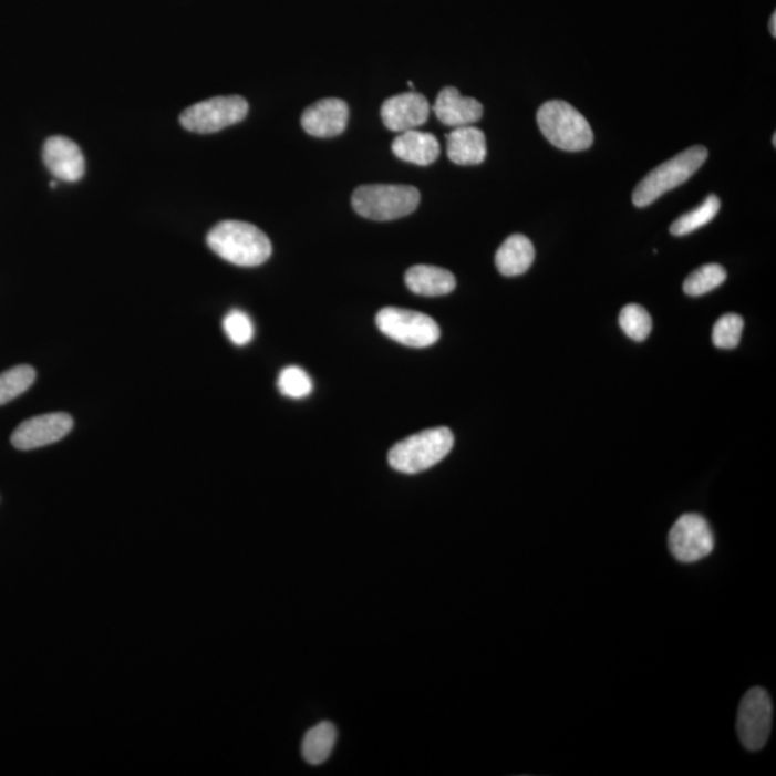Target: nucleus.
<instances>
[{"instance_id":"nucleus-8","label":"nucleus","mask_w":776,"mask_h":776,"mask_svg":"<svg viewBox=\"0 0 776 776\" xmlns=\"http://www.w3.org/2000/svg\"><path fill=\"white\" fill-rule=\"evenodd\" d=\"M773 702L764 689L746 692L737 712L736 730L742 745L748 751H761L773 730Z\"/></svg>"},{"instance_id":"nucleus-16","label":"nucleus","mask_w":776,"mask_h":776,"mask_svg":"<svg viewBox=\"0 0 776 776\" xmlns=\"http://www.w3.org/2000/svg\"><path fill=\"white\" fill-rule=\"evenodd\" d=\"M392 151L400 161L424 167L431 166L441 156V144L432 133L408 130L395 137Z\"/></svg>"},{"instance_id":"nucleus-26","label":"nucleus","mask_w":776,"mask_h":776,"mask_svg":"<svg viewBox=\"0 0 776 776\" xmlns=\"http://www.w3.org/2000/svg\"><path fill=\"white\" fill-rule=\"evenodd\" d=\"M224 330L228 339L236 345H246L254 339V324L248 313L234 310L225 317Z\"/></svg>"},{"instance_id":"nucleus-23","label":"nucleus","mask_w":776,"mask_h":776,"mask_svg":"<svg viewBox=\"0 0 776 776\" xmlns=\"http://www.w3.org/2000/svg\"><path fill=\"white\" fill-rule=\"evenodd\" d=\"M619 324L629 339L638 342L648 340L653 330L652 317L638 303H629L621 310Z\"/></svg>"},{"instance_id":"nucleus-3","label":"nucleus","mask_w":776,"mask_h":776,"mask_svg":"<svg viewBox=\"0 0 776 776\" xmlns=\"http://www.w3.org/2000/svg\"><path fill=\"white\" fill-rule=\"evenodd\" d=\"M453 445L455 437L451 428H431L394 445L389 452V464L402 474H421L445 459Z\"/></svg>"},{"instance_id":"nucleus-19","label":"nucleus","mask_w":776,"mask_h":776,"mask_svg":"<svg viewBox=\"0 0 776 776\" xmlns=\"http://www.w3.org/2000/svg\"><path fill=\"white\" fill-rule=\"evenodd\" d=\"M337 741V730L331 722H321L307 732L302 742V756L308 764L321 765L331 755Z\"/></svg>"},{"instance_id":"nucleus-9","label":"nucleus","mask_w":776,"mask_h":776,"mask_svg":"<svg viewBox=\"0 0 776 776\" xmlns=\"http://www.w3.org/2000/svg\"><path fill=\"white\" fill-rule=\"evenodd\" d=\"M669 548L677 561L692 563L711 556L715 538L711 525L697 514H684L669 534Z\"/></svg>"},{"instance_id":"nucleus-5","label":"nucleus","mask_w":776,"mask_h":776,"mask_svg":"<svg viewBox=\"0 0 776 776\" xmlns=\"http://www.w3.org/2000/svg\"><path fill=\"white\" fill-rule=\"evenodd\" d=\"M421 204L416 187L404 185H368L354 192L353 207L365 219L387 221L412 215Z\"/></svg>"},{"instance_id":"nucleus-22","label":"nucleus","mask_w":776,"mask_h":776,"mask_svg":"<svg viewBox=\"0 0 776 776\" xmlns=\"http://www.w3.org/2000/svg\"><path fill=\"white\" fill-rule=\"evenodd\" d=\"M725 268L717 263H707L696 269L683 283V291L689 297H702L720 288L726 281Z\"/></svg>"},{"instance_id":"nucleus-1","label":"nucleus","mask_w":776,"mask_h":776,"mask_svg":"<svg viewBox=\"0 0 776 776\" xmlns=\"http://www.w3.org/2000/svg\"><path fill=\"white\" fill-rule=\"evenodd\" d=\"M206 240L216 255L238 267H259L272 255V244L268 236L246 221H220L210 230Z\"/></svg>"},{"instance_id":"nucleus-15","label":"nucleus","mask_w":776,"mask_h":776,"mask_svg":"<svg viewBox=\"0 0 776 776\" xmlns=\"http://www.w3.org/2000/svg\"><path fill=\"white\" fill-rule=\"evenodd\" d=\"M447 156L457 166H477L486 158V137L474 125L453 128L447 134Z\"/></svg>"},{"instance_id":"nucleus-11","label":"nucleus","mask_w":776,"mask_h":776,"mask_svg":"<svg viewBox=\"0 0 776 776\" xmlns=\"http://www.w3.org/2000/svg\"><path fill=\"white\" fill-rule=\"evenodd\" d=\"M431 115V104L426 96L414 93H404L385 100L382 107V120L394 133H404L416 130L427 122Z\"/></svg>"},{"instance_id":"nucleus-7","label":"nucleus","mask_w":776,"mask_h":776,"mask_svg":"<svg viewBox=\"0 0 776 776\" xmlns=\"http://www.w3.org/2000/svg\"><path fill=\"white\" fill-rule=\"evenodd\" d=\"M244 96H215L183 111L180 124L192 133L210 134L238 124L248 115Z\"/></svg>"},{"instance_id":"nucleus-24","label":"nucleus","mask_w":776,"mask_h":776,"mask_svg":"<svg viewBox=\"0 0 776 776\" xmlns=\"http://www.w3.org/2000/svg\"><path fill=\"white\" fill-rule=\"evenodd\" d=\"M744 325V318L737 313H726V315L721 317L713 327V344L722 350L736 349L739 345Z\"/></svg>"},{"instance_id":"nucleus-13","label":"nucleus","mask_w":776,"mask_h":776,"mask_svg":"<svg viewBox=\"0 0 776 776\" xmlns=\"http://www.w3.org/2000/svg\"><path fill=\"white\" fill-rule=\"evenodd\" d=\"M43 163L58 180L74 183L85 173L84 154L72 139L55 136L48 138L42 152Z\"/></svg>"},{"instance_id":"nucleus-2","label":"nucleus","mask_w":776,"mask_h":776,"mask_svg":"<svg viewBox=\"0 0 776 776\" xmlns=\"http://www.w3.org/2000/svg\"><path fill=\"white\" fill-rule=\"evenodd\" d=\"M537 122L544 137L563 152H584L594 142L590 123L566 101L545 103L538 110Z\"/></svg>"},{"instance_id":"nucleus-14","label":"nucleus","mask_w":776,"mask_h":776,"mask_svg":"<svg viewBox=\"0 0 776 776\" xmlns=\"http://www.w3.org/2000/svg\"><path fill=\"white\" fill-rule=\"evenodd\" d=\"M433 110L438 122L453 128L474 125L484 115L479 101L462 95L455 86H446L438 93Z\"/></svg>"},{"instance_id":"nucleus-4","label":"nucleus","mask_w":776,"mask_h":776,"mask_svg":"<svg viewBox=\"0 0 776 776\" xmlns=\"http://www.w3.org/2000/svg\"><path fill=\"white\" fill-rule=\"evenodd\" d=\"M707 154L705 147L695 146L660 164L635 187L633 204L638 207L650 206L664 193L686 183L705 164Z\"/></svg>"},{"instance_id":"nucleus-25","label":"nucleus","mask_w":776,"mask_h":776,"mask_svg":"<svg viewBox=\"0 0 776 776\" xmlns=\"http://www.w3.org/2000/svg\"><path fill=\"white\" fill-rule=\"evenodd\" d=\"M278 389L286 397L306 399L312 392L311 377L301 368L291 365L279 374Z\"/></svg>"},{"instance_id":"nucleus-18","label":"nucleus","mask_w":776,"mask_h":776,"mask_svg":"<svg viewBox=\"0 0 776 776\" xmlns=\"http://www.w3.org/2000/svg\"><path fill=\"white\" fill-rule=\"evenodd\" d=\"M534 259L535 248L531 240L524 235H513L500 245L495 263L504 277H518L532 267Z\"/></svg>"},{"instance_id":"nucleus-21","label":"nucleus","mask_w":776,"mask_h":776,"mask_svg":"<svg viewBox=\"0 0 776 776\" xmlns=\"http://www.w3.org/2000/svg\"><path fill=\"white\" fill-rule=\"evenodd\" d=\"M35 379L37 371L27 364L14 365L0 373V406L28 392Z\"/></svg>"},{"instance_id":"nucleus-10","label":"nucleus","mask_w":776,"mask_h":776,"mask_svg":"<svg viewBox=\"0 0 776 776\" xmlns=\"http://www.w3.org/2000/svg\"><path fill=\"white\" fill-rule=\"evenodd\" d=\"M74 426L66 413H48L29 418L19 424L12 433L11 442L19 451H33L62 441Z\"/></svg>"},{"instance_id":"nucleus-27","label":"nucleus","mask_w":776,"mask_h":776,"mask_svg":"<svg viewBox=\"0 0 776 776\" xmlns=\"http://www.w3.org/2000/svg\"><path fill=\"white\" fill-rule=\"evenodd\" d=\"M769 32L773 33V37H776V13H773V17H770V22H769Z\"/></svg>"},{"instance_id":"nucleus-28","label":"nucleus","mask_w":776,"mask_h":776,"mask_svg":"<svg viewBox=\"0 0 776 776\" xmlns=\"http://www.w3.org/2000/svg\"><path fill=\"white\" fill-rule=\"evenodd\" d=\"M773 143H774V147H775L776 146V134H774Z\"/></svg>"},{"instance_id":"nucleus-6","label":"nucleus","mask_w":776,"mask_h":776,"mask_svg":"<svg viewBox=\"0 0 776 776\" xmlns=\"http://www.w3.org/2000/svg\"><path fill=\"white\" fill-rule=\"evenodd\" d=\"M375 324L385 337L412 349H426L441 339V328L433 318L404 308H383Z\"/></svg>"},{"instance_id":"nucleus-20","label":"nucleus","mask_w":776,"mask_h":776,"mask_svg":"<svg viewBox=\"0 0 776 776\" xmlns=\"http://www.w3.org/2000/svg\"><path fill=\"white\" fill-rule=\"evenodd\" d=\"M720 197L715 195L707 196L696 209L689 211V214L673 221V225L670 226V234L673 236L693 234L695 230L703 228V226L711 224V221L716 218V215L720 214Z\"/></svg>"},{"instance_id":"nucleus-17","label":"nucleus","mask_w":776,"mask_h":776,"mask_svg":"<svg viewBox=\"0 0 776 776\" xmlns=\"http://www.w3.org/2000/svg\"><path fill=\"white\" fill-rule=\"evenodd\" d=\"M406 286L422 297H442L455 291L456 278L446 269L432 265H416L406 272Z\"/></svg>"},{"instance_id":"nucleus-12","label":"nucleus","mask_w":776,"mask_h":776,"mask_svg":"<svg viewBox=\"0 0 776 776\" xmlns=\"http://www.w3.org/2000/svg\"><path fill=\"white\" fill-rule=\"evenodd\" d=\"M349 117L350 110L345 101L324 99L303 111L301 123L310 136L330 138L344 133Z\"/></svg>"}]
</instances>
